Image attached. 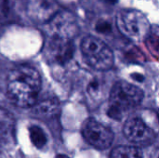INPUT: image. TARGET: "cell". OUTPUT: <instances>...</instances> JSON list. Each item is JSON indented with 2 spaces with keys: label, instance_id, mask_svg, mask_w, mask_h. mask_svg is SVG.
<instances>
[{
  "label": "cell",
  "instance_id": "6da1fadb",
  "mask_svg": "<svg viewBox=\"0 0 159 158\" xmlns=\"http://www.w3.org/2000/svg\"><path fill=\"white\" fill-rule=\"evenodd\" d=\"M41 91L38 71L29 65H21L10 71L7 79V94L13 104L21 108H32Z\"/></svg>",
  "mask_w": 159,
  "mask_h": 158
},
{
  "label": "cell",
  "instance_id": "7a4b0ae2",
  "mask_svg": "<svg viewBox=\"0 0 159 158\" xmlns=\"http://www.w3.org/2000/svg\"><path fill=\"white\" fill-rule=\"evenodd\" d=\"M142 90L130 83H115L109 95L108 114L115 119H121L126 113L136 108L143 100Z\"/></svg>",
  "mask_w": 159,
  "mask_h": 158
},
{
  "label": "cell",
  "instance_id": "3957f363",
  "mask_svg": "<svg viewBox=\"0 0 159 158\" xmlns=\"http://www.w3.org/2000/svg\"><path fill=\"white\" fill-rule=\"evenodd\" d=\"M84 60L90 67L98 71H107L114 65L115 58L107 44L92 35L84 37L80 44Z\"/></svg>",
  "mask_w": 159,
  "mask_h": 158
},
{
  "label": "cell",
  "instance_id": "277c9868",
  "mask_svg": "<svg viewBox=\"0 0 159 158\" xmlns=\"http://www.w3.org/2000/svg\"><path fill=\"white\" fill-rule=\"evenodd\" d=\"M115 24L125 36L135 42L142 41L146 38L151 29L146 16L135 9L119 10L115 16Z\"/></svg>",
  "mask_w": 159,
  "mask_h": 158
},
{
  "label": "cell",
  "instance_id": "5b68a950",
  "mask_svg": "<svg viewBox=\"0 0 159 158\" xmlns=\"http://www.w3.org/2000/svg\"><path fill=\"white\" fill-rule=\"evenodd\" d=\"M82 134L90 145L101 150L108 148L114 140V133L108 126L92 118L88 119L84 123Z\"/></svg>",
  "mask_w": 159,
  "mask_h": 158
},
{
  "label": "cell",
  "instance_id": "8992f818",
  "mask_svg": "<svg viewBox=\"0 0 159 158\" xmlns=\"http://www.w3.org/2000/svg\"><path fill=\"white\" fill-rule=\"evenodd\" d=\"M125 137L138 146H147L155 139V132L140 117L128 118L123 127Z\"/></svg>",
  "mask_w": 159,
  "mask_h": 158
},
{
  "label": "cell",
  "instance_id": "52a82bcc",
  "mask_svg": "<svg viewBox=\"0 0 159 158\" xmlns=\"http://www.w3.org/2000/svg\"><path fill=\"white\" fill-rule=\"evenodd\" d=\"M47 55L51 62L65 64L73 55V44L72 39L58 35H51L47 46Z\"/></svg>",
  "mask_w": 159,
  "mask_h": 158
},
{
  "label": "cell",
  "instance_id": "ba28073f",
  "mask_svg": "<svg viewBox=\"0 0 159 158\" xmlns=\"http://www.w3.org/2000/svg\"><path fill=\"white\" fill-rule=\"evenodd\" d=\"M15 144V119L9 111L0 108V146L10 148Z\"/></svg>",
  "mask_w": 159,
  "mask_h": 158
},
{
  "label": "cell",
  "instance_id": "9c48e42d",
  "mask_svg": "<svg viewBox=\"0 0 159 158\" xmlns=\"http://www.w3.org/2000/svg\"><path fill=\"white\" fill-rule=\"evenodd\" d=\"M60 101L56 97H45L40 98L33 106L35 114L45 117H52L60 112Z\"/></svg>",
  "mask_w": 159,
  "mask_h": 158
},
{
  "label": "cell",
  "instance_id": "30bf717a",
  "mask_svg": "<svg viewBox=\"0 0 159 158\" xmlns=\"http://www.w3.org/2000/svg\"><path fill=\"white\" fill-rule=\"evenodd\" d=\"M110 158H142V152L135 146L119 145L112 151Z\"/></svg>",
  "mask_w": 159,
  "mask_h": 158
},
{
  "label": "cell",
  "instance_id": "8fae6325",
  "mask_svg": "<svg viewBox=\"0 0 159 158\" xmlns=\"http://www.w3.org/2000/svg\"><path fill=\"white\" fill-rule=\"evenodd\" d=\"M29 136L33 145L37 149L43 148L48 142V137L44 129L38 126L33 125L29 127Z\"/></svg>",
  "mask_w": 159,
  "mask_h": 158
},
{
  "label": "cell",
  "instance_id": "7c38bea8",
  "mask_svg": "<svg viewBox=\"0 0 159 158\" xmlns=\"http://www.w3.org/2000/svg\"><path fill=\"white\" fill-rule=\"evenodd\" d=\"M151 158H159V148H156L155 150L153 151Z\"/></svg>",
  "mask_w": 159,
  "mask_h": 158
},
{
  "label": "cell",
  "instance_id": "4fadbf2b",
  "mask_svg": "<svg viewBox=\"0 0 159 158\" xmlns=\"http://www.w3.org/2000/svg\"><path fill=\"white\" fill-rule=\"evenodd\" d=\"M56 158H69V157L65 154H58L57 156H56Z\"/></svg>",
  "mask_w": 159,
  "mask_h": 158
}]
</instances>
